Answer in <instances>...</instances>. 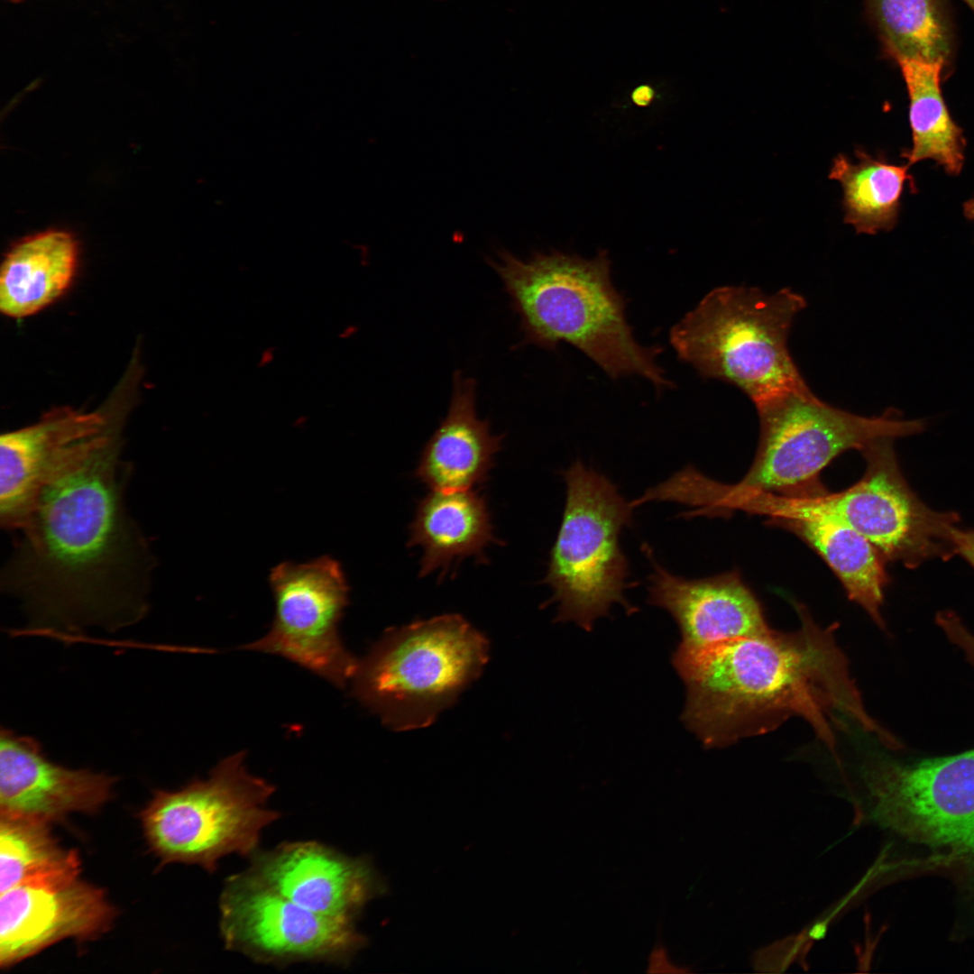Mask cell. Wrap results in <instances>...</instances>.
Masks as SVG:
<instances>
[{
    "label": "cell",
    "instance_id": "cell-1",
    "mask_svg": "<svg viewBox=\"0 0 974 974\" xmlns=\"http://www.w3.org/2000/svg\"><path fill=\"white\" fill-rule=\"evenodd\" d=\"M122 428L70 460L18 530L2 588L42 621L112 627L146 611L154 558L125 508Z\"/></svg>",
    "mask_w": 974,
    "mask_h": 974
},
{
    "label": "cell",
    "instance_id": "cell-2",
    "mask_svg": "<svg viewBox=\"0 0 974 974\" xmlns=\"http://www.w3.org/2000/svg\"><path fill=\"white\" fill-rule=\"evenodd\" d=\"M799 628L773 629L701 649L676 648L673 665L686 687L682 720L706 748L767 733L804 719L835 752V730L849 723L900 744L865 709L839 647L836 625L822 628L794 602Z\"/></svg>",
    "mask_w": 974,
    "mask_h": 974
},
{
    "label": "cell",
    "instance_id": "cell-3",
    "mask_svg": "<svg viewBox=\"0 0 974 974\" xmlns=\"http://www.w3.org/2000/svg\"><path fill=\"white\" fill-rule=\"evenodd\" d=\"M490 265L520 317L525 343L550 350L565 342L612 379L639 375L658 390L672 384L656 362L658 348L643 346L633 336L606 251L589 260L553 252L528 261L503 251Z\"/></svg>",
    "mask_w": 974,
    "mask_h": 974
},
{
    "label": "cell",
    "instance_id": "cell-4",
    "mask_svg": "<svg viewBox=\"0 0 974 974\" xmlns=\"http://www.w3.org/2000/svg\"><path fill=\"white\" fill-rule=\"evenodd\" d=\"M804 298L790 289L767 294L744 286L710 291L670 332L680 360L704 378L732 384L755 404L807 386L788 350Z\"/></svg>",
    "mask_w": 974,
    "mask_h": 974
},
{
    "label": "cell",
    "instance_id": "cell-5",
    "mask_svg": "<svg viewBox=\"0 0 974 974\" xmlns=\"http://www.w3.org/2000/svg\"><path fill=\"white\" fill-rule=\"evenodd\" d=\"M489 642L445 614L391 628L358 661L354 695L394 730L431 724L482 674Z\"/></svg>",
    "mask_w": 974,
    "mask_h": 974
},
{
    "label": "cell",
    "instance_id": "cell-6",
    "mask_svg": "<svg viewBox=\"0 0 974 974\" xmlns=\"http://www.w3.org/2000/svg\"><path fill=\"white\" fill-rule=\"evenodd\" d=\"M862 777L877 820L932 851L922 863L949 871L960 905L974 913V749L910 764L878 760Z\"/></svg>",
    "mask_w": 974,
    "mask_h": 974
},
{
    "label": "cell",
    "instance_id": "cell-7",
    "mask_svg": "<svg viewBox=\"0 0 974 974\" xmlns=\"http://www.w3.org/2000/svg\"><path fill=\"white\" fill-rule=\"evenodd\" d=\"M566 501L557 537L542 581L553 591L556 621L593 629L612 604L636 611L624 596L629 560L620 546L624 527L633 524V507L606 476L580 460L563 472Z\"/></svg>",
    "mask_w": 974,
    "mask_h": 974
},
{
    "label": "cell",
    "instance_id": "cell-8",
    "mask_svg": "<svg viewBox=\"0 0 974 974\" xmlns=\"http://www.w3.org/2000/svg\"><path fill=\"white\" fill-rule=\"evenodd\" d=\"M245 752L222 759L206 779L157 791L140 813L146 841L164 863L198 865L209 873L236 853L253 856L262 832L280 817L266 806L276 790L250 774Z\"/></svg>",
    "mask_w": 974,
    "mask_h": 974
},
{
    "label": "cell",
    "instance_id": "cell-9",
    "mask_svg": "<svg viewBox=\"0 0 974 974\" xmlns=\"http://www.w3.org/2000/svg\"><path fill=\"white\" fill-rule=\"evenodd\" d=\"M759 420L757 452L740 485L793 494L819 482L820 473L838 455L861 450L881 437H903L925 428L923 419L904 420L896 410L863 417L832 406L808 386L755 404Z\"/></svg>",
    "mask_w": 974,
    "mask_h": 974
},
{
    "label": "cell",
    "instance_id": "cell-10",
    "mask_svg": "<svg viewBox=\"0 0 974 974\" xmlns=\"http://www.w3.org/2000/svg\"><path fill=\"white\" fill-rule=\"evenodd\" d=\"M892 437H881L859 452L866 470L839 492L824 487L797 500L799 514L832 516L868 539L887 562L914 569L924 562L957 556L952 530L960 517L937 511L912 490L899 466Z\"/></svg>",
    "mask_w": 974,
    "mask_h": 974
},
{
    "label": "cell",
    "instance_id": "cell-11",
    "mask_svg": "<svg viewBox=\"0 0 974 974\" xmlns=\"http://www.w3.org/2000/svg\"><path fill=\"white\" fill-rule=\"evenodd\" d=\"M219 911L225 948L259 963H345L367 943L355 923L308 910L249 870L226 879Z\"/></svg>",
    "mask_w": 974,
    "mask_h": 974
},
{
    "label": "cell",
    "instance_id": "cell-12",
    "mask_svg": "<svg viewBox=\"0 0 974 974\" xmlns=\"http://www.w3.org/2000/svg\"><path fill=\"white\" fill-rule=\"evenodd\" d=\"M275 614L266 635L242 648L272 654L343 688L357 659L338 630L348 604V585L340 564L321 556L303 564L284 562L270 574Z\"/></svg>",
    "mask_w": 974,
    "mask_h": 974
},
{
    "label": "cell",
    "instance_id": "cell-13",
    "mask_svg": "<svg viewBox=\"0 0 974 974\" xmlns=\"http://www.w3.org/2000/svg\"><path fill=\"white\" fill-rule=\"evenodd\" d=\"M125 410L115 400L93 411L68 406L45 412L34 424L0 438V522L18 531L44 486L73 458L116 427Z\"/></svg>",
    "mask_w": 974,
    "mask_h": 974
},
{
    "label": "cell",
    "instance_id": "cell-14",
    "mask_svg": "<svg viewBox=\"0 0 974 974\" xmlns=\"http://www.w3.org/2000/svg\"><path fill=\"white\" fill-rule=\"evenodd\" d=\"M79 874L32 880L1 893L2 969L60 941H91L109 931L115 907L102 888Z\"/></svg>",
    "mask_w": 974,
    "mask_h": 974
},
{
    "label": "cell",
    "instance_id": "cell-15",
    "mask_svg": "<svg viewBox=\"0 0 974 974\" xmlns=\"http://www.w3.org/2000/svg\"><path fill=\"white\" fill-rule=\"evenodd\" d=\"M247 869L297 905L355 923L365 905L387 892L366 857H349L317 841L281 843L254 853Z\"/></svg>",
    "mask_w": 974,
    "mask_h": 974
},
{
    "label": "cell",
    "instance_id": "cell-16",
    "mask_svg": "<svg viewBox=\"0 0 974 974\" xmlns=\"http://www.w3.org/2000/svg\"><path fill=\"white\" fill-rule=\"evenodd\" d=\"M652 565L648 602L666 611L677 623L678 648L701 650L770 629L758 598L737 570L701 579L675 575L642 546Z\"/></svg>",
    "mask_w": 974,
    "mask_h": 974
},
{
    "label": "cell",
    "instance_id": "cell-17",
    "mask_svg": "<svg viewBox=\"0 0 974 974\" xmlns=\"http://www.w3.org/2000/svg\"><path fill=\"white\" fill-rule=\"evenodd\" d=\"M115 778L55 764L33 738L2 729L0 814L49 824L73 813H97L111 798Z\"/></svg>",
    "mask_w": 974,
    "mask_h": 974
},
{
    "label": "cell",
    "instance_id": "cell-18",
    "mask_svg": "<svg viewBox=\"0 0 974 974\" xmlns=\"http://www.w3.org/2000/svg\"><path fill=\"white\" fill-rule=\"evenodd\" d=\"M488 419L476 412V381L460 371L445 418L426 444L415 475L431 491H464L483 483L501 448Z\"/></svg>",
    "mask_w": 974,
    "mask_h": 974
},
{
    "label": "cell",
    "instance_id": "cell-19",
    "mask_svg": "<svg viewBox=\"0 0 974 974\" xmlns=\"http://www.w3.org/2000/svg\"><path fill=\"white\" fill-rule=\"evenodd\" d=\"M409 546L422 548L419 577L466 557L485 563L484 549L499 543L483 496L472 490L431 491L419 501L410 525Z\"/></svg>",
    "mask_w": 974,
    "mask_h": 974
},
{
    "label": "cell",
    "instance_id": "cell-20",
    "mask_svg": "<svg viewBox=\"0 0 974 974\" xmlns=\"http://www.w3.org/2000/svg\"><path fill=\"white\" fill-rule=\"evenodd\" d=\"M768 519L813 548L837 576L848 598L885 629L881 608L889 582L887 561L868 539L843 521L823 513Z\"/></svg>",
    "mask_w": 974,
    "mask_h": 974
},
{
    "label": "cell",
    "instance_id": "cell-21",
    "mask_svg": "<svg viewBox=\"0 0 974 974\" xmlns=\"http://www.w3.org/2000/svg\"><path fill=\"white\" fill-rule=\"evenodd\" d=\"M78 261V244L69 232L49 230L18 241L1 265V312L24 318L55 302L71 286Z\"/></svg>",
    "mask_w": 974,
    "mask_h": 974
},
{
    "label": "cell",
    "instance_id": "cell-22",
    "mask_svg": "<svg viewBox=\"0 0 974 974\" xmlns=\"http://www.w3.org/2000/svg\"><path fill=\"white\" fill-rule=\"evenodd\" d=\"M905 83L912 146L902 152L910 167L933 161L949 175H959L965 160L966 139L942 95L944 63L905 60L897 62Z\"/></svg>",
    "mask_w": 974,
    "mask_h": 974
},
{
    "label": "cell",
    "instance_id": "cell-23",
    "mask_svg": "<svg viewBox=\"0 0 974 974\" xmlns=\"http://www.w3.org/2000/svg\"><path fill=\"white\" fill-rule=\"evenodd\" d=\"M855 154L856 163L838 154L829 174L842 187L844 222L859 234L891 231L897 224L905 185L916 190L910 166L890 163L881 155L875 158L860 148Z\"/></svg>",
    "mask_w": 974,
    "mask_h": 974
},
{
    "label": "cell",
    "instance_id": "cell-24",
    "mask_svg": "<svg viewBox=\"0 0 974 974\" xmlns=\"http://www.w3.org/2000/svg\"><path fill=\"white\" fill-rule=\"evenodd\" d=\"M881 41L898 62L946 63L951 35L940 0H867Z\"/></svg>",
    "mask_w": 974,
    "mask_h": 974
},
{
    "label": "cell",
    "instance_id": "cell-25",
    "mask_svg": "<svg viewBox=\"0 0 974 974\" xmlns=\"http://www.w3.org/2000/svg\"><path fill=\"white\" fill-rule=\"evenodd\" d=\"M50 826L0 814V893L32 880L80 873L77 852L63 848Z\"/></svg>",
    "mask_w": 974,
    "mask_h": 974
},
{
    "label": "cell",
    "instance_id": "cell-26",
    "mask_svg": "<svg viewBox=\"0 0 974 974\" xmlns=\"http://www.w3.org/2000/svg\"><path fill=\"white\" fill-rule=\"evenodd\" d=\"M936 622L948 639L964 652L968 661L974 666V636L964 626L959 616L951 611H941L936 615Z\"/></svg>",
    "mask_w": 974,
    "mask_h": 974
},
{
    "label": "cell",
    "instance_id": "cell-27",
    "mask_svg": "<svg viewBox=\"0 0 974 974\" xmlns=\"http://www.w3.org/2000/svg\"><path fill=\"white\" fill-rule=\"evenodd\" d=\"M648 972L650 973H685L686 969L675 964L668 955L665 946L658 942L650 951L648 963Z\"/></svg>",
    "mask_w": 974,
    "mask_h": 974
},
{
    "label": "cell",
    "instance_id": "cell-28",
    "mask_svg": "<svg viewBox=\"0 0 974 974\" xmlns=\"http://www.w3.org/2000/svg\"><path fill=\"white\" fill-rule=\"evenodd\" d=\"M953 542L957 556L962 557L974 569V529L959 528L952 530Z\"/></svg>",
    "mask_w": 974,
    "mask_h": 974
},
{
    "label": "cell",
    "instance_id": "cell-29",
    "mask_svg": "<svg viewBox=\"0 0 974 974\" xmlns=\"http://www.w3.org/2000/svg\"><path fill=\"white\" fill-rule=\"evenodd\" d=\"M655 98L654 89L648 85L639 86L631 94L632 102L640 107L649 106Z\"/></svg>",
    "mask_w": 974,
    "mask_h": 974
},
{
    "label": "cell",
    "instance_id": "cell-30",
    "mask_svg": "<svg viewBox=\"0 0 974 974\" xmlns=\"http://www.w3.org/2000/svg\"><path fill=\"white\" fill-rule=\"evenodd\" d=\"M963 214L967 219L974 222V196L963 204Z\"/></svg>",
    "mask_w": 974,
    "mask_h": 974
},
{
    "label": "cell",
    "instance_id": "cell-31",
    "mask_svg": "<svg viewBox=\"0 0 974 974\" xmlns=\"http://www.w3.org/2000/svg\"><path fill=\"white\" fill-rule=\"evenodd\" d=\"M974 11V0H964Z\"/></svg>",
    "mask_w": 974,
    "mask_h": 974
},
{
    "label": "cell",
    "instance_id": "cell-32",
    "mask_svg": "<svg viewBox=\"0 0 974 974\" xmlns=\"http://www.w3.org/2000/svg\"><path fill=\"white\" fill-rule=\"evenodd\" d=\"M10 1H17V0H10Z\"/></svg>",
    "mask_w": 974,
    "mask_h": 974
}]
</instances>
